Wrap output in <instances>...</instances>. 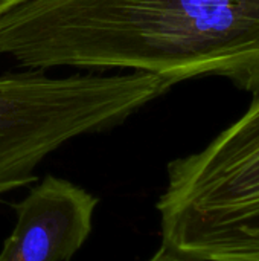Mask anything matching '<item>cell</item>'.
<instances>
[{
  "mask_svg": "<svg viewBox=\"0 0 259 261\" xmlns=\"http://www.w3.org/2000/svg\"><path fill=\"white\" fill-rule=\"evenodd\" d=\"M166 171L160 248L188 261H259V92L234 124Z\"/></svg>",
  "mask_w": 259,
  "mask_h": 261,
  "instance_id": "7a4b0ae2",
  "label": "cell"
},
{
  "mask_svg": "<svg viewBox=\"0 0 259 261\" xmlns=\"http://www.w3.org/2000/svg\"><path fill=\"white\" fill-rule=\"evenodd\" d=\"M172 87L150 73L44 70L0 75V196L37 180L46 158L67 142L110 130Z\"/></svg>",
  "mask_w": 259,
  "mask_h": 261,
  "instance_id": "3957f363",
  "label": "cell"
},
{
  "mask_svg": "<svg viewBox=\"0 0 259 261\" xmlns=\"http://www.w3.org/2000/svg\"><path fill=\"white\" fill-rule=\"evenodd\" d=\"M24 2L27 0H0V20Z\"/></svg>",
  "mask_w": 259,
  "mask_h": 261,
  "instance_id": "5b68a950",
  "label": "cell"
},
{
  "mask_svg": "<svg viewBox=\"0 0 259 261\" xmlns=\"http://www.w3.org/2000/svg\"><path fill=\"white\" fill-rule=\"evenodd\" d=\"M147 261H188V260H183V258H180V257H177V255H174V254H171V252H168V251H165L163 248H160L150 260Z\"/></svg>",
  "mask_w": 259,
  "mask_h": 261,
  "instance_id": "8992f818",
  "label": "cell"
},
{
  "mask_svg": "<svg viewBox=\"0 0 259 261\" xmlns=\"http://www.w3.org/2000/svg\"><path fill=\"white\" fill-rule=\"evenodd\" d=\"M27 69H124L259 92V0H27L11 15Z\"/></svg>",
  "mask_w": 259,
  "mask_h": 261,
  "instance_id": "6da1fadb",
  "label": "cell"
},
{
  "mask_svg": "<svg viewBox=\"0 0 259 261\" xmlns=\"http://www.w3.org/2000/svg\"><path fill=\"white\" fill-rule=\"evenodd\" d=\"M98 199L73 182L46 176L15 203L0 261H70L92 234Z\"/></svg>",
  "mask_w": 259,
  "mask_h": 261,
  "instance_id": "277c9868",
  "label": "cell"
}]
</instances>
